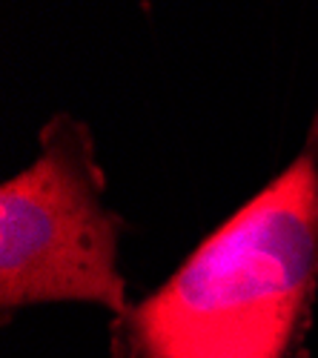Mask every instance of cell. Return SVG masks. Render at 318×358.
<instances>
[{"instance_id":"cell-1","label":"cell","mask_w":318,"mask_h":358,"mask_svg":"<svg viewBox=\"0 0 318 358\" xmlns=\"http://www.w3.org/2000/svg\"><path fill=\"white\" fill-rule=\"evenodd\" d=\"M318 301V112L296 161L109 324V358H307Z\"/></svg>"},{"instance_id":"cell-2","label":"cell","mask_w":318,"mask_h":358,"mask_svg":"<svg viewBox=\"0 0 318 358\" xmlns=\"http://www.w3.org/2000/svg\"><path fill=\"white\" fill-rule=\"evenodd\" d=\"M41 155L0 187V313L89 301L121 315L127 284L118 273L124 218L106 210V175L83 121L61 112L43 124Z\"/></svg>"}]
</instances>
